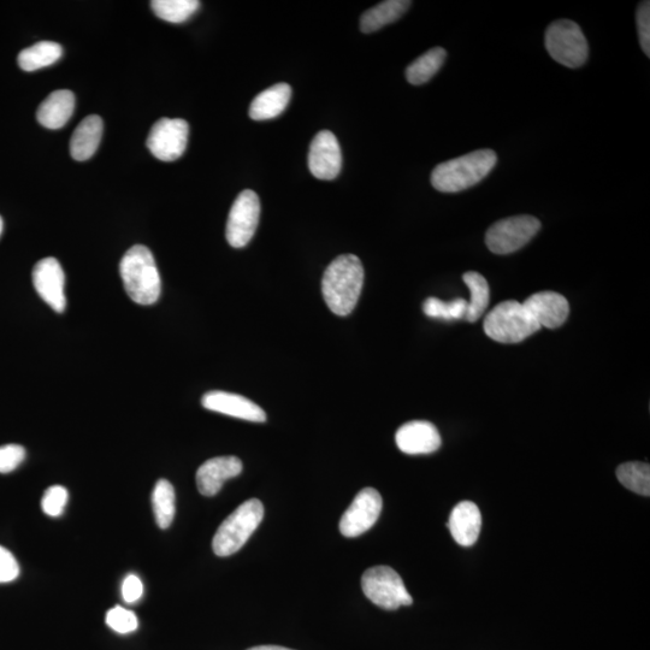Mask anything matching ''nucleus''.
<instances>
[{
	"label": "nucleus",
	"mask_w": 650,
	"mask_h": 650,
	"mask_svg": "<svg viewBox=\"0 0 650 650\" xmlns=\"http://www.w3.org/2000/svg\"><path fill=\"white\" fill-rule=\"evenodd\" d=\"M120 273L128 297L139 305L157 303L162 292L161 275L155 257L144 245H135L124 254Z\"/></svg>",
	"instance_id": "f03ea898"
},
{
	"label": "nucleus",
	"mask_w": 650,
	"mask_h": 650,
	"mask_svg": "<svg viewBox=\"0 0 650 650\" xmlns=\"http://www.w3.org/2000/svg\"><path fill=\"white\" fill-rule=\"evenodd\" d=\"M144 593V585L141 579L135 575H128L122 583V598L127 604H135L141 599Z\"/></svg>",
	"instance_id": "f704fd0d"
},
{
	"label": "nucleus",
	"mask_w": 650,
	"mask_h": 650,
	"mask_svg": "<svg viewBox=\"0 0 650 650\" xmlns=\"http://www.w3.org/2000/svg\"><path fill=\"white\" fill-rule=\"evenodd\" d=\"M395 442L405 454L434 453L441 447L439 430L427 421H412L403 425L395 435Z\"/></svg>",
	"instance_id": "dca6fc26"
},
{
	"label": "nucleus",
	"mask_w": 650,
	"mask_h": 650,
	"mask_svg": "<svg viewBox=\"0 0 650 650\" xmlns=\"http://www.w3.org/2000/svg\"><path fill=\"white\" fill-rule=\"evenodd\" d=\"M63 56L62 46L53 43V41H40L28 49L20 52L17 62L20 68L25 72H35V70L50 67Z\"/></svg>",
	"instance_id": "5701e85b"
},
{
	"label": "nucleus",
	"mask_w": 650,
	"mask_h": 650,
	"mask_svg": "<svg viewBox=\"0 0 650 650\" xmlns=\"http://www.w3.org/2000/svg\"><path fill=\"white\" fill-rule=\"evenodd\" d=\"M409 0H387L371 8L360 19V29L363 33H374L381 28L398 21L411 7Z\"/></svg>",
	"instance_id": "4be33fe9"
},
{
	"label": "nucleus",
	"mask_w": 650,
	"mask_h": 650,
	"mask_svg": "<svg viewBox=\"0 0 650 650\" xmlns=\"http://www.w3.org/2000/svg\"><path fill=\"white\" fill-rule=\"evenodd\" d=\"M363 592L372 604L387 611L413 604L403 578L389 566L370 567L362 577Z\"/></svg>",
	"instance_id": "423d86ee"
},
{
	"label": "nucleus",
	"mask_w": 650,
	"mask_h": 650,
	"mask_svg": "<svg viewBox=\"0 0 650 650\" xmlns=\"http://www.w3.org/2000/svg\"><path fill=\"white\" fill-rule=\"evenodd\" d=\"M247 650H293V649L280 647V646H258Z\"/></svg>",
	"instance_id": "c9c22d12"
},
{
	"label": "nucleus",
	"mask_w": 650,
	"mask_h": 650,
	"mask_svg": "<svg viewBox=\"0 0 650 650\" xmlns=\"http://www.w3.org/2000/svg\"><path fill=\"white\" fill-rule=\"evenodd\" d=\"M448 528L458 545L474 546L482 529L480 508L471 501L459 502L449 516Z\"/></svg>",
	"instance_id": "a211bd4d"
},
{
	"label": "nucleus",
	"mask_w": 650,
	"mask_h": 650,
	"mask_svg": "<svg viewBox=\"0 0 650 650\" xmlns=\"http://www.w3.org/2000/svg\"><path fill=\"white\" fill-rule=\"evenodd\" d=\"M202 404L206 410L244 419V421L254 423L267 421V413L264 412L262 407L238 394L212 390V392L204 395Z\"/></svg>",
	"instance_id": "4468645a"
},
{
	"label": "nucleus",
	"mask_w": 650,
	"mask_h": 650,
	"mask_svg": "<svg viewBox=\"0 0 650 650\" xmlns=\"http://www.w3.org/2000/svg\"><path fill=\"white\" fill-rule=\"evenodd\" d=\"M540 327L557 329L566 322L570 313L569 301L555 292H540L531 295L523 303Z\"/></svg>",
	"instance_id": "2eb2a0df"
},
{
	"label": "nucleus",
	"mask_w": 650,
	"mask_h": 650,
	"mask_svg": "<svg viewBox=\"0 0 650 650\" xmlns=\"http://www.w3.org/2000/svg\"><path fill=\"white\" fill-rule=\"evenodd\" d=\"M447 52L442 47H435L423 53L415 62H412L406 69V79L411 85L419 86L427 84L428 81L442 68L445 63Z\"/></svg>",
	"instance_id": "b1692460"
},
{
	"label": "nucleus",
	"mask_w": 650,
	"mask_h": 650,
	"mask_svg": "<svg viewBox=\"0 0 650 650\" xmlns=\"http://www.w3.org/2000/svg\"><path fill=\"white\" fill-rule=\"evenodd\" d=\"M20 575V565L13 553L0 546V583L15 581Z\"/></svg>",
	"instance_id": "72a5a7b5"
},
{
	"label": "nucleus",
	"mask_w": 650,
	"mask_h": 650,
	"mask_svg": "<svg viewBox=\"0 0 650 650\" xmlns=\"http://www.w3.org/2000/svg\"><path fill=\"white\" fill-rule=\"evenodd\" d=\"M264 518V506L258 499L244 502L218 528L212 541L217 557H229L239 552Z\"/></svg>",
	"instance_id": "20e7f679"
},
{
	"label": "nucleus",
	"mask_w": 650,
	"mask_h": 650,
	"mask_svg": "<svg viewBox=\"0 0 650 650\" xmlns=\"http://www.w3.org/2000/svg\"><path fill=\"white\" fill-rule=\"evenodd\" d=\"M498 162L492 150H477L441 163L431 174V185L439 192L458 193L474 187L490 174Z\"/></svg>",
	"instance_id": "7ed1b4c3"
},
{
	"label": "nucleus",
	"mask_w": 650,
	"mask_h": 650,
	"mask_svg": "<svg viewBox=\"0 0 650 650\" xmlns=\"http://www.w3.org/2000/svg\"><path fill=\"white\" fill-rule=\"evenodd\" d=\"M540 229L541 222L534 216L508 217L488 229L486 244L490 252L505 256L529 244Z\"/></svg>",
	"instance_id": "6e6552de"
},
{
	"label": "nucleus",
	"mask_w": 650,
	"mask_h": 650,
	"mask_svg": "<svg viewBox=\"0 0 650 650\" xmlns=\"http://www.w3.org/2000/svg\"><path fill=\"white\" fill-rule=\"evenodd\" d=\"M364 286V268L354 254H342L329 264L323 275L325 304L335 315L345 317L356 309Z\"/></svg>",
	"instance_id": "f257e3e1"
},
{
	"label": "nucleus",
	"mask_w": 650,
	"mask_h": 650,
	"mask_svg": "<svg viewBox=\"0 0 650 650\" xmlns=\"http://www.w3.org/2000/svg\"><path fill=\"white\" fill-rule=\"evenodd\" d=\"M423 311L428 317L445 319V321L463 319L468 312V301L458 298L446 303L437 298H428L424 301Z\"/></svg>",
	"instance_id": "c85d7f7f"
},
{
	"label": "nucleus",
	"mask_w": 650,
	"mask_h": 650,
	"mask_svg": "<svg viewBox=\"0 0 650 650\" xmlns=\"http://www.w3.org/2000/svg\"><path fill=\"white\" fill-rule=\"evenodd\" d=\"M259 197L250 189L240 193L230 209L226 236L229 245L242 248L250 244L259 224Z\"/></svg>",
	"instance_id": "9d476101"
},
{
	"label": "nucleus",
	"mask_w": 650,
	"mask_h": 650,
	"mask_svg": "<svg viewBox=\"0 0 650 650\" xmlns=\"http://www.w3.org/2000/svg\"><path fill=\"white\" fill-rule=\"evenodd\" d=\"M638 39L647 57H650V3L643 2L637 9Z\"/></svg>",
	"instance_id": "473e14b6"
},
{
	"label": "nucleus",
	"mask_w": 650,
	"mask_h": 650,
	"mask_svg": "<svg viewBox=\"0 0 650 650\" xmlns=\"http://www.w3.org/2000/svg\"><path fill=\"white\" fill-rule=\"evenodd\" d=\"M151 8L161 20L170 23H183L197 13L200 2L197 0H153Z\"/></svg>",
	"instance_id": "bb28decb"
},
{
	"label": "nucleus",
	"mask_w": 650,
	"mask_h": 650,
	"mask_svg": "<svg viewBox=\"0 0 650 650\" xmlns=\"http://www.w3.org/2000/svg\"><path fill=\"white\" fill-rule=\"evenodd\" d=\"M545 43L554 61L567 68L576 69L587 62L588 41L576 22L570 20L553 22L547 28Z\"/></svg>",
	"instance_id": "0eeeda50"
},
{
	"label": "nucleus",
	"mask_w": 650,
	"mask_h": 650,
	"mask_svg": "<svg viewBox=\"0 0 650 650\" xmlns=\"http://www.w3.org/2000/svg\"><path fill=\"white\" fill-rule=\"evenodd\" d=\"M3 226H4V224H3V218L0 217V235H2V233H3Z\"/></svg>",
	"instance_id": "e433bc0d"
},
{
	"label": "nucleus",
	"mask_w": 650,
	"mask_h": 650,
	"mask_svg": "<svg viewBox=\"0 0 650 650\" xmlns=\"http://www.w3.org/2000/svg\"><path fill=\"white\" fill-rule=\"evenodd\" d=\"M311 174L318 180H334L342 168L341 147L329 130H322L312 140L309 153Z\"/></svg>",
	"instance_id": "f8f14e48"
},
{
	"label": "nucleus",
	"mask_w": 650,
	"mask_h": 650,
	"mask_svg": "<svg viewBox=\"0 0 650 650\" xmlns=\"http://www.w3.org/2000/svg\"><path fill=\"white\" fill-rule=\"evenodd\" d=\"M242 462L238 457H217L209 459L197 471V487L204 496H214L230 478L239 476Z\"/></svg>",
	"instance_id": "f3484780"
},
{
	"label": "nucleus",
	"mask_w": 650,
	"mask_h": 650,
	"mask_svg": "<svg viewBox=\"0 0 650 650\" xmlns=\"http://www.w3.org/2000/svg\"><path fill=\"white\" fill-rule=\"evenodd\" d=\"M483 327L500 344H519L541 329L524 305L514 300L496 305L484 318Z\"/></svg>",
	"instance_id": "39448f33"
},
{
	"label": "nucleus",
	"mask_w": 650,
	"mask_h": 650,
	"mask_svg": "<svg viewBox=\"0 0 650 650\" xmlns=\"http://www.w3.org/2000/svg\"><path fill=\"white\" fill-rule=\"evenodd\" d=\"M292 98V88L287 84H277L254 98L250 106V117L254 121L273 120L287 109Z\"/></svg>",
	"instance_id": "412c9836"
},
{
	"label": "nucleus",
	"mask_w": 650,
	"mask_h": 650,
	"mask_svg": "<svg viewBox=\"0 0 650 650\" xmlns=\"http://www.w3.org/2000/svg\"><path fill=\"white\" fill-rule=\"evenodd\" d=\"M382 496L374 488L360 490L340 520V531L345 537H358L370 530L380 518Z\"/></svg>",
	"instance_id": "9b49d317"
},
{
	"label": "nucleus",
	"mask_w": 650,
	"mask_h": 650,
	"mask_svg": "<svg viewBox=\"0 0 650 650\" xmlns=\"http://www.w3.org/2000/svg\"><path fill=\"white\" fill-rule=\"evenodd\" d=\"M465 285L470 289V303L465 319L475 323L480 319L489 306L490 291L486 279L481 274L470 271L463 276Z\"/></svg>",
	"instance_id": "393cba45"
},
{
	"label": "nucleus",
	"mask_w": 650,
	"mask_h": 650,
	"mask_svg": "<svg viewBox=\"0 0 650 650\" xmlns=\"http://www.w3.org/2000/svg\"><path fill=\"white\" fill-rule=\"evenodd\" d=\"M189 126L181 118H161L151 129L147 147L159 161L174 162L182 157L188 144Z\"/></svg>",
	"instance_id": "1a4fd4ad"
},
{
	"label": "nucleus",
	"mask_w": 650,
	"mask_h": 650,
	"mask_svg": "<svg viewBox=\"0 0 650 650\" xmlns=\"http://www.w3.org/2000/svg\"><path fill=\"white\" fill-rule=\"evenodd\" d=\"M106 624L117 634L127 635L138 629L139 622L137 616L127 608L116 606L106 613Z\"/></svg>",
	"instance_id": "c756f323"
},
{
	"label": "nucleus",
	"mask_w": 650,
	"mask_h": 650,
	"mask_svg": "<svg viewBox=\"0 0 650 650\" xmlns=\"http://www.w3.org/2000/svg\"><path fill=\"white\" fill-rule=\"evenodd\" d=\"M69 499L68 490L62 486H53L46 490L41 507L49 517H59L64 512Z\"/></svg>",
	"instance_id": "7c9ffc66"
},
{
	"label": "nucleus",
	"mask_w": 650,
	"mask_h": 650,
	"mask_svg": "<svg viewBox=\"0 0 650 650\" xmlns=\"http://www.w3.org/2000/svg\"><path fill=\"white\" fill-rule=\"evenodd\" d=\"M152 507L159 528L168 529L176 512V496L173 484L159 480L152 493Z\"/></svg>",
	"instance_id": "a878e982"
},
{
	"label": "nucleus",
	"mask_w": 650,
	"mask_h": 650,
	"mask_svg": "<svg viewBox=\"0 0 650 650\" xmlns=\"http://www.w3.org/2000/svg\"><path fill=\"white\" fill-rule=\"evenodd\" d=\"M26 458V449L20 445L0 447V474H9L16 470Z\"/></svg>",
	"instance_id": "2f4dec72"
},
{
	"label": "nucleus",
	"mask_w": 650,
	"mask_h": 650,
	"mask_svg": "<svg viewBox=\"0 0 650 650\" xmlns=\"http://www.w3.org/2000/svg\"><path fill=\"white\" fill-rule=\"evenodd\" d=\"M103 128V120L97 115L86 117L76 127L70 140V155L75 161H87L97 152L103 137Z\"/></svg>",
	"instance_id": "aec40b11"
},
{
	"label": "nucleus",
	"mask_w": 650,
	"mask_h": 650,
	"mask_svg": "<svg viewBox=\"0 0 650 650\" xmlns=\"http://www.w3.org/2000/svg\"><path fill=\"white\" fill-rule=\"evenodd\" d=\"M33 283L40 298L57 313H63L67 306L65 299L64 271L53 257L41 259L33 269Z\"/></svg>",
	"instance_id": "ddd939ff"
},
{
	"label": "nucleus",
	"mask_w": 650,
	"mask_h": 650,
	"mask_svg": "<svg viewBox=\"0 0 650 650\" xmlns=\"http://www.w3.org/2000/svg\"><path fill=\"white\" fill-rule=\"evenodd\" d=\"M75 96L72 91L58 90L52 92L40 104L37 118L41 126L49 129H59L65 126L73 116Z\"/></svg>",
	"instance_id": "6ab92c4d"
},
{
	"label": "nucleus",
	"mask_w": 650,
	"mask_h": 650,
	"mask_svg": "<svg viewBox=\"0 0 650 650\" xmlns=\"http://www.w3.org/2000/svg\"><path fill=\"white\" fill-rule=\"evenodd\" d=\"M617 477L625 488L643 496L650 495V466L646 463L630 462L619 466Z\"/></svg>",
	"instance_id": "cd10ccee"
}]
</instances>
